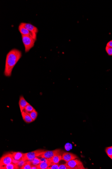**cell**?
<instances>
[{
    "mask_svg": "<svg viewBox=\"0 0 112 169\" xmlns=\"http://www.w3.org/2000/svg\"><path fill=\"white\" fill-rule=\"evenodd\" d=\"M22 56L21 51L17 49H12L8 52L6 55L4 71L5 76H11L13 68Z\"/></svg>",
    "mask_w": 112,
    "mask_h": 169,
    "instance_id": "6da1fadb",
    "label": "cell"
},
{
    "mask_svg": "<svg viewBox=\"0 0 112 169\" xmlns=\"http://www.w3.org/2000/svg\"><path fill=\"white\" fill-rule=\"evenodd\" d=\"M27 161L24 159L23 158L21 160H20L19 161L18 163L16 164V166H17L18 169H21L22 167L25 165Z\"/></svg>",
    "mask_w": 112,
    "mask_h": 169,
    "instance_id": "ac0fdd59",
    "label": "cell"
},
{
    "mask_svg": "<svg viewBox=\"0 0 112 169\" xmlns=\"http://www.w3.org/2000/svg\"><path fill=\"white\" fill-rule=\"evenodd\" d=\"M22 41L25 47V52H28L34 46L36 40L28 36L22 35Z\"/></svg>",
    "mask_w": 112,
    "mask_h": 169,
    "instance_id": "7a4b0ae2",
    "label": "cell"
},
{
    "mask_svg": "<svg viewBox=\"0 0 112 169\" xmlns=\"http://www.w3.org/2000/svg\"><path fill=\"white\" fill-rule=\"evenodd\" d=\"M77 158L76 155L71 153L65 152L62 155V160L66 162Z\"/></svg>",
    "mask_w": 112,
    "mask_h": 169,
    "instance_id": "9c48e42d",
    "label": "cell"
},
{
    "mask_svg": "<svg viewBox=\"0 0 112 169\" xmlns=\"http://www.w3.org/2000/svg\"><path fill=\"white\" fill-rule=\"evenodd\" d=\"M111 159L112 160V158H111Z\"/></svg>",
    "mask_w": 112,
    "mask_h": 169,
    "instance_id": "83f0119b",
    "label": "cell"
},
{
    "mask_svg": "<svg viewBox=\"0 0 112 169\" xmlns=\"http://www.w3.org/2000/svg\"><path fill=\"white\" fill-rule=\"evenodd\" d=\"M51 163L50 161L41 162L37 166L38 169H47L50 166Z\"/></svg>",
    "mask_w": 112,
    "mask_h": 169,
    "instance_id": "5bb4252c",
    "label": "cell"
},
{
    "mask_svg": "<svg viewBox=\"0 0 112 169\" xmlns=\"http://www.w3.org/2000/svg\"><path fill=\"white\" fill-rule=\"evenodd\" d=\"M62 156L61 155V153H59L56 154L51 158H50V160L51 163H56L58 164L61 160H62Z\"/></svg>",
    "mask_w": 112,
    "mask_h": 169,
    "instance_id": "7c38bea8",
    "label": "cell"
},
{
    "mask_svg": "<svg viewBox=\"0 0 112 169\" xmlns=\"http://www.w3.org/2000/svg\"><path fill=\"white\" fill-rule=\"evenodd\" d=\"M45 150H38L29 153H24L23 158L26 161L31 160L36 157H38L41 155Z\"/></svg>",
    "mask_w": 112,
    "mask_h": 169,
    "instance_id": "277c9868",
    "label": "cell"
},
{
    "mask_svg": "<svg viewBox=\"0 0 112 169\" xmlns=\"http://www.w3.org/2000/svg\"><path fill=\"white\" fill-rule=\"evenodd\" d=\"M106 46L112 48V40L109 41L106 44Z\"/></svg>",
    "mask_w": 112,
    "mask_h": 169,
    "instance_id": "484cf974",
    "label": "cell"
},
{
    "mask_svg": "<svg viewBox=\"0 0 112 169\" xmlns=\"http://www.w3.org/2000/svg\"><path fill=\"white\" fill-rule=\"evenodd\" d=\"M58 169H68L66 164H62L59 165Z\"/></svg>",
    "mask_w": 112,
    "mask_h": 169,
    "instance_id": "d4e9b609",
    "label": "cell"
},
{
    "mask_svg": "<svg viewBox=\"0 0 112 169\" xmlns=\"http://www.w3.org/2000/svg\"><path fill=\"white\" fill-rule=\"evenodd\" d=\"M68 169H85L84 165L80 160L76 159L66 162Z\"/></svg>",
    "mask_w": 112,
    "mask_h": 169,
    "instance_id": "3957f363",
    "label": "cell"
},
{
    "mask_svg": "<svg viewBox=\"0 0 112 169\" xmlns=\"http://www.w3.org/2000/svg\"><path fill=\"white\" fill-rule=\"evenodd\" d=\"M72 148V146L71 144L67 143V144H65V148L66 150H70Z\"/></svg>",
    "mask_w": 112,
    "mask_h": 169,
    "instance_id": "cb8c5ba5",
    "label": "cell"
},
{
    "mask_svg": "<svg viewBox=\"0 0 112 169\" xmlns=\"http://www.w3.org/2000/svg\"><path fill=\"white\" fill-rule=\"evenodd\" d=\"M105 152L109 157L111 158L112 157V146L106 147Z\"/></svg>",
    "mask_w": 112,
    "mask_h": 169,
    "instance_id": "ffe728a7",
    "label": "cell"
},
{
    "mask_svg": "<svg viewBox=\"0 0 112 169\" xmlns=\"http://www.w3.org/2000/svg\"><path fill=\"white\" fill-rule=\"evenodd\" d=\"M35 109L33 108L32 106L30 104H29L27 106L25 107V111L28 114H29L30 112H31L34 110Z\"/></svg>",
    "mask_w": 112,
    "mask_h": 169,
    "instance_id": "d6986e66",
    "label": "cell"
},
{
    "mask_svg": "<svg viewBox=\"0 0 112 169\" xmlns=\"http://www.w3.org/2000/svg\"><path fill=\"white\" fill-rule=\"evenodd\" d=\"M21 114L23 120L27 123H30L33 122V119L31 118L30 116L25 111H23L21 112Z\"/></svg>",
    "mask_w": 112,
    "mask_h": 169,
    "instance_id": "8fae6325",
    "label": "cell"
},
{
    "mask_svg": "<svg viewBox=\"0 0 112 169\" xmlns=\"http://www.w3.org/2000/svg\"><path fill=\"white\" fill-rule=\"evenodd\" d=\"M30 161L31 166H38L41 163V161L40 159L38 157H36Z\"/></svg>",
    "mask_w": 112,
    "mask_h": 169,
    "instance_id": "2e32d148",
    "label": "cell"
},
{
    "mask_svg": "<svg viewBox=\"0 0 112 169\" xmlns=\"http://www.w3.org/2000/svg\"><path fill=\"white\" fill-rule=\"evenodd\" d=\"M22 26L25 27V29H27L30 32H32L35 35H37V33L38 32V30L36 26H34L32 24L29 23H24L22 22L20 24Z\"/></svg>",
    "mask_w": 112,
    "mask_h": 169,
    "instance_id": "ba28073f",
    "label": "cell"
},
{
    "mask_svg": "<svg viewBox=\"0 0 112 169\" xmlns=\"http://www.w3.org/2000/svg\"><path fill=\"white\" fill-rule=\"evenodd\" d=\"M61 150L60 149H56L53 151H45L38 157L51 158L56 154L61 153Z\"/></svg>",
    "mask_w": 112,
    "mask_h": 169,
    "instance_id": "8992f818",
    "label": "cell"
},
{
    "mask_svg": "<svg viewBox=\"0 0 112 169\" xmlns=\"http://www.w3.org/2000/svg\"><path fill=\"white\" fill-rule=\"evenodd\" d=\"M18 30L21 35L28 36L33 38L35 40H36L37 35L34 34L32 32L25 29L22 26L20 25L18 27Z\"/></svg>",
    "mask_w": 112,
    "mask_h": 169,
    "instance_id": "52a82bcc",
    "label": "cell"
},
{
    "mask_svg": "<svg viewBox=\"0 0 112 169\" xmlns=\"http://www.w3.org/2000/svg\"><path fill=\"white\" fill-rule=\"evenodd\" d=\"M59 164H56V163H51L50 166L47 169H58Z\"/></svg>",
    "mask_w": 112,
    "mask_h": 169,
    "instance_id": "7402d4cb",
    "label": "cell"
},
{
    "mask_svg": "<svg viewBox=\"0 0 112 169\" xmlns=\"http://www.w3.org/2000/svg\"><path fill=\"white\" fill-rule=\"evenodd\" d=\"M12 154L14 159L18 161L23 158L24 154V153L21 152H13Z\"/></svg>",
    "mask_w": 112,
    "mask_h": 169,
    "instance_id": "4fadbf2b",
    "label": "cell"
},
{
    "mask_svg": "<svg viewBox=\"0 0 112 169\" xmlns=\"http://www.w3.org/2000/svg\"><path fill=\"white\" fill-rule=\"evenodd\" d=\"M29 116H30L31 118L33 119V121H35L37 118L38 116V112L36 110L34 109L31 112L28 114Z\"/></svg>",
    "mask_w": 112,
    "mask_h": 169,
    "instance_id": "e0dca14e",
    "label": "cell"
},
{
    "mask_svg": "<svg viewBox=\"0 0 112 169\" xmlns=\"http://www.w3.org/2000/svg\"><path fill=\"white\" fill-rule=\"evenodd\" d=\"M31 169H38L37 166H32Z\"/></svg>",
    "mask_w": 112,
    "mask_h": 169,
    "instance_id": "4316f807",
    "label": "cell"
},
{
    "mask_svg": "<svg viewBox=\"0 0 112 169\" xmlns=\"http://www.w3.org/2000/svg\"><path fill=\"white\" fill-rule=\"evenodd\" d=\"M14 160L12 153H6L0 159V166H4L13 163Z\"/></svg>",
    "mask_w": 112,
    "mask_h": 169,
    "instance_id": "5b68a950",
    "label": "cell"
},
{
    "mask_svg": "<svg viewBox=\"0 0 112 169\" xmlns=\"http://www.w3.org/2000/svg\"><path fill=\"white\" fill-rule=\"evenodd\" d=\"M32 166L31 165L30 161H27L22 167L21 169H31Z\"/></svg>",
    "mask_w": 112,
    "mask_h": 169,
    "instance_id": "44dd1931",
    "label": "cell"
},
{
    "mask_svg": "<svg viewBox=\"0 0 112 169\" xmlns=\"http://www.w3.org/2000/svg\"><path fill=\"white\" fill-rule=\"evenodd\" d=\"M1 169H16L18 168L16 164L12 163L4 166H1Z\"/></svg>",
    "mask_w": 112,
    "mask_h": 169,
    "instance_id": "9a60e30c",
    "label": "cell"
},
{
    "mask_svg": "<svg viewBox=\"0 0 112 169\" xmlns=\"http://www.w3.org/2000/svg\"><path fill=\"white\" fill-rule=\"evenodd\" d=\"M29 104L25 100L23 96H21L20 97L19 101V105L21 112H22L25 109L27 106Z\"/></svg>",
    "mask_w": 112,
    "mask_h": 169,
    "instance_id": "30bf717a",
    "label": "cell"
},
{
    "mask_svg": "<svg viewBox=\"0 0 112 169\" xmlns=\"http://www.w3.org/2000/svg\"><path fill=\"white\" fill-rule=\"evenodd\" d=\"M105 50H106V53L109 56H112V48L106 46V47H105Z\"/></svg>",
    "mask_w": 112,
    "mask_h": 169,
    "instance_id": "603a6c76",
    "label": "cell"
}]
</instances>
